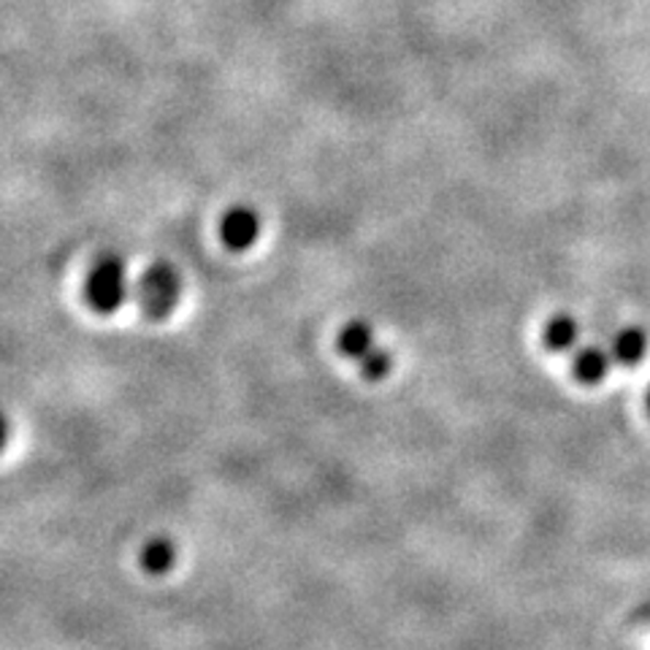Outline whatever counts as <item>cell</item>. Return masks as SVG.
Masks as SVG:
<instances>
[{
	"mask_svg": "<svg viewBox=\"0 0 650 650\" xmlns=\"http://www.w3.org/2000/svg\"><path fill=\"white\" fill-rule=\"evenodd\" d=\"M141 569L147 574H166L176 567V543L169 537H152L144 543L139 556Z\"/></svg>",
	"mask_w": 650,
	"mask_h": 650,
	"instance_id": "ba28073f",
	"label": "cell"
},
{
	"mask_svg": "<svg viewBox=\"0 0 650 650\" xmlns=\"http://www.w3.org/2000/svg\"><path fill=\"white\" fill-rule=\"evenodd\" d=\"M263 231V220L252 206L239 204L223 215L220 220V239L228 250H250Z\"/></svg>",
	"mask_w": 650,
	"mask_h": 650,
	"instance_id": "3957f363",
	"label": "cell"
},
{
	"mask_svg": "<svg viewBox=\"0 0 650 650\" xmlns=\"http://www.w3.org/2000/svg\"><path fill=\"white\" fill-rule=\"evenodd\" d=\"M134 296L139 301L141 312L149 318H166L176 309L182 296V277L171 263H152L144 269V274L136 280Z\"/></svg>",
	"mask_w": 650,
	"mask_h": 650,
	"instance_id": "7a4b0ae2",
	"label": "cell"
},
{
	"mask_svg": "<svg viewBox=\"0 0 650 650\" xmlns=\"http://www.w3.org/2000/svg\"><path fill=\"white\" fill-rule=\"evenodd\" d=\"M337 347L344 358H353L361 364V361L374 353L379 344L377 337H374L372 323H366V320H350V323H344L342 331H339Z\"/></svg>",
	"mask_w": 650,
	"mask_h": 650,
	"instance_id": "52a82bcc",
	"label": "cell"
},
{
	"mask_svg": "<svg viewBox=\"0 0 650 650\" xmlns=\"http://www.w3.org/2000/svg\"><path fill=\"white\" fill-rule=\"evenodd\" d=\"M580 337H583V328H580V320L569 312H558L545 323L543 339L545 347L550 353H574L580 347Z\"/></svg>",
	"mask_w": 650,
	"mask_h": 650,
	"instance_id": "8992f818",
	"label": "cell"
},
{
	"mask_svg": "<svg viewBox=\"0 0 650 650\" xmlns=\"http://www.w3.org/2000/svg\"><path fill=\"white\" fill-rule=\"evenodd\" d=\"M609 353H613L615 364L620 366H637L646 361V355L650 353V337L646 328L640 326H626L620 328V331L613 333V339H609Z\"/></svg>",
	"mask_w": 650,
	"mask_h": 650,
	"instance_id": "5b68a950",
	"label": "cell"
},
{
	"mask_svg": "<svg viewBox=\"0 0 650 650\" xmlns=\"http://www.w3.org/2000/svg\"><path fill=\"white\" fill-rule=\"evenodd\" d=\"M9 436H11V423H9V418H5L3 412H0V451H3V447L9 445Z\"/></svg>",
	"mask_w": 650,
	"mask_h": 650,
	"instance_id": "30bf717a",
	"label": "cell"
},
{
	"mask_svg": "<svg viewBox=\"0 0 650 650\" xmlns=\"http://www.w3.org/2000/svg\"><path fill=\"white\" fill-rule=\"evenodd\" d=\"M130 296H134V285H130V274L123 258L114 255V252L95 258V263L84 274V298H88L90 309L112 315Z\"/></svg>",
	"mask_w": 650,
	"mask_h": 650,
	"instance_id": "6da1fadb",
	"label": "cell"
},
{
	"mask_svg": "<svg viewBox=\"0 0 650 650\" xmlns=\"http://www.w3.org/2000/svg\"><path fill=\"white\" fill-rule=\"evenodd\" d=\"M646 407H648V415H650V388H648V396H646Z\"/></svg>",
	"mask_w": 650,
	"mask_h": 650,
	"instance_id": "8fae6325",
	"label": "cell"
},
{
	"mask_svg": "<svg viewBox=\"0 0 650 650\" xmlns=\"http://www.w3.org/2000/svg\"><path fill=\"white\" fill-rule=\"evenodd\" d=\"M358 366H361V374H364V377L383 379L394 372V355H390L385 347H377L374 353L366 355Z\"/></svg>",
	"mask_w": 650,
	"mask_h": 650,
	"instance_id": "9c48e42d",
	"label": "cell"
},
{
	"mask_svg": "<svg viewBox=\"0 0 650 650\" xmlns=\"http://www.w3.org/2000/svg\"><path fill=\"white\" fill-rule=\"evenodd\" d=\"M613 366L615 358L613 353H609V347H604V344H580V347L574 350L572 372L580 383L600 385L609 377Z\"/></svg>",
	"mask_w": 650,
	"mask_h": 650,
	"instance_id": "277c9868",
	"label": "cell"
}]
</instances>
